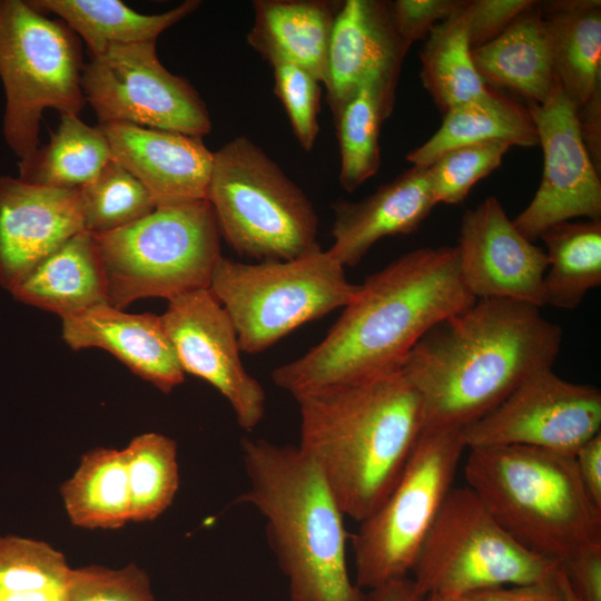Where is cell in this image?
<instances>
[{
  "instance_id": "6da1fadb",
  "label": "cell",
  "mask_w": 601,
  "mask_h": 601,
  "mask_svg": "<svg viewBox=\"0 0 601 601\" xmlns=\"http://www.w3.org/2000/svg\"><path fill=\"white\" fill-rule=\"evenodd\" d=\"M475 300L456 246L408 252L368 275L326 336L272 380L297 398L397 372L430 329Z\"/></svg>"
},
{
  "instance_id": "7a4b0ae2",
  "label": "cell",
  "mask_w": 601,
  "mask_h": 601,
  "mask_svg": "<svg viewBox=\"0 0 601 601\" xmlns=\"http://www.w3.org/2000/svg\"><path fill=\"white\" fill-rule=\"evenodd\" d=\"M562 337L541 307L480 298L430 329L400 371L421 397L425 427L465 428L553 366Z\"/></svg>"
},
{
  "instance_id": "3957f363",
  "label": "cell",
  "mask_w": 601,
  "mask_h": 601,
  "mask_svg": "<svg viewBox=\"0 0 601 601\" xmlns=\"http://www.w3.org/2000/svg\"><path fill=\"white\" fill-rule=\"evenodd\" d=\"M295 400L297 446L343 514L363 521L391 492L425 427L418 393L397 371Z\"/></svg>"
},
{
  "instance_id": "277c9868",
  "label": "cell",
  "mask_w": 601,
  "mask_h": 601,
  "mask_svg": "<svg viewBox=\"0 0 601 601\" xmlns=\"http://www.w3.org/2000/svg\"><path fill=\"white\" fill-rule=\"evenodd\" d=\"M249 489L237 502L266 520L289 601H367L352 580L344 514L316 464L297 445L242 440Z\"/></svg>"
},
{
  "instance_id": "5b68a950",
  "label": "cell",
  "mask_w": 601,
  "mask_h": 601,
  "mask_svg": "<svg viewBox=\"0 0 601 601\" xmlns=\"http://www.w3.org/2000/svg\"><path fill=\"white\" fill-rule=\"evenodd\" d=\"M466 451V486L523 548L561 563L601 544V506L584 487L573 456L525 445Z\"/></svg>"
},
{
  "instance_id": "8992f818",
  "label": "cell",
  "mask_w": 601,
  "mask_h": 601,
  "mask_svg": "<svg viewBox=\"0 0 601 601\" xmlns=\"http://www.w3.org/2000/svg\"><path fill=\"white\" fill-rule=\"evenodd\" d=\"M93 237L108 303L119 309L142 298L169 300L209 288L221 257L220 231L207 199L159 203L139 220Z\"/></svg>"
},
{
  "instance_id": "52a82bcc",
  "label": "cell",
  "mask_w": 601,
  "mask_h": 601,
  "mask_svg": "<svg viewBox=\"0 0 601 601\" xmlns=\"http://www.w3.org/2000/svg\"><path fill=\"white\" fill-rule=\"evenodd\" d=\"M206 199L220 236L242 256L287 260L321 248L313 204L247 137H236L214 152Z\"/></svg>"
},
{
  "instance_id": "ba28073f",
  "label": "cell",
  "mask_w": 601,
  "mask_h": 601,
  "mask_svg": "<svg viewBox=\"0 0 601 601\" xmlns=\"http://www.w3.org/2000/svg\"><path fill=\"white\" fill-rule=\"evenodd\" d=\"M209 289L230 317L242 352L258 354L303 324L345 307L358 285L318 248L303 257L246 264L221 256Z\"/></svg>"
},
{
  "instance_id": "9c48e42d",
  "label": "cell",
  "mask_w": 601,
  "mask_h": 601,
  "mask_svg": "<svg viewBox=\"0 0 601 601\" xmlns=\"http://www.w3.org/2000/svg\"><path fill=\"white\" fill-rule=\"evenodd\" d=\"M464 428L425 427L398 480L352 535L358 588L410 577L467 450Z\"/></svg>"
},
{
  "instance_id": "30bf717a",
  "label": "cell",
  "mask_w": 601,
  "mask_h": 601,
  "mask_svg": "<svg viewBox=\"0 0 601 601\" xmlns=\"http://www.w3.org/2000/svg\"><path fill=\"white\" fill-rule=\"evenodd\" d=\"M0 79L6 92L4 139L21 160L39 147L46 108L78 116L86 100L73 33L26 1H0Z\"/></svg>"
},
{
  "instance_id": "8fae6325",
  "label": "cell",
  "mask_w": 601,
  "mask_h": 601,
  "mask_svg": "<svg viewBox=\"0 0 601 601\" xmlns=\"http://www.w3.org/2000/svg\"><path fill=\"white\" fill-rule=\"evenodd\" d=\"M560 563L519 544L469 487H452L414 563L423 595L456 600L479 590L554 578Z\"/></svg>"
},
{
  "instance_id": "7c38bea8",
  "label": "cell",
  "mask_w": 601,
  "mask_h": 601,
  "mask_svg": "<svg viewBox=\"0 0 601 601\" xmlns=\"http://www.w3.org/2000/svg\"><path fill=\"white\" fill-rule=\"evenodd\" d=\"M99 124L121 122L203 138L211 130L205 102L158 59L156 41L111 45L81 73Z\"/></svg>"
},
{
  "instance_id": "4fadbf2b",
  "label": "cell",
  "mask_w": 601,
  "mask_h": 601,
  "mask_svg": "<svg viewBox=\"0 0 601 601\" xmlns=\"http://www.w3.org/2000/svg\"><path fill=\"white\" fill-rule=\"evenodd\" d=\"M600 430V390L569 382L546 366L531 373L463 435L466 449L525 445L574 456Z\"/></svg>"
},
{
  "instance_id": "5bb4252c",
  "label": "cell",
  "mask_w": 601,
  "mask_h": 601,
  "mask_svg": "<svg viewBox=\"0 0 601 601\" xmlns=\"http://www.w3.org/2000/svg\"><path fill=\"white\" fill-rule=\"evenodd\" d=\"M528 108L543 150V173L534 197L512 220L534 242L560 223L601 219V180L582 140L577 107L556 78L545 101Z\"/></svg>"
},
{
  "instance_id": "9a60e30c",
  "label": "cell",
  "mask_w": 601,
  "mask_h": 601,
  "mask_svg": "<svg viewBox=\"0 0 601 601\" xmlns=\"http://www.w3.org/2000/svg\"><path fill=\"white\" fill-rule=\"evenodd\" d=\"M160 319L184 373L214 386L242 428H255L265 414V392L244 367L234 324L210 289L169 299Z\"/></svg>"
},
{
  "instance_id": "2e32d148",
  "label": "cell",
  "mask_w": 601,
  "mask_h": 601,
  "mask_svg": "<svg viewBox=\"0 0 601 601\" xmlns=\"http://www.w3.org/2000/svg\"><path fill=\"white\" fill-rule=\"evenodd\" d=\"M456 249L462 279L476 299L544 306L545 250L515 227L495 197L463 214Z\"/></svg>"
},
{
  "instance_id": "e0dca14e",
  "label": "cell",
  "mask_w": 601,
  "mask_h": 601,
  "mask_svg": "<svg viewBox=\"0 0 601 601\" xmlns=\"http://www.w3.org/2000/svg\"><path fill=\"white\" fill-rule=\"evenodd\" d=\"M85 230L80 189L0 178V284L11 290L38 263Z\"/></svg>"
},
{
  "instance_id": "ac0fdd59",
  "label": "cell",
  "mask_w": 601,
  "mask_h": 601,
  "mask_svg": "<svg viewBox=\"0 0 601 601\" xmlns=\"http://www.w3.org/2000/svg\"><path fill=\"white\" fill-rule=\"evenodd\" d=\"M408 49L395 30L387 1H342L333 24L324 83L333 116L368 79L397 81Z\"/></svg>"
},
{
  "instance_id": "d6986e66",
  "label": "cell",
  "mask_w": 601,
  "mask_h": 601,
  "mask_svg": "<svg viewBox=\"0 0 601 601\" xmlns=\"http://www.w3.org/2000/svg\"><path fill=\"white\" fill-rule=\"evenodd\" d=\"M98 126L111 158L134 175L157 204L206 199L214 152L201 138L131 124Z\"/></svg>"
},
{
  "instance_id": "ffe728a7",
  "label": "cell",
  "mask_w": 601,
  "mask_h": 601,
  "mask_svg": "<svg viewBox=\"0 0 601 601\" xmlns=\"http://www.w3.org/2000/svg\"><path fill=\"white\" fill-rule=\"evenodd\" d=\"M62 338L73 351L97 347L109 352L164 393L185 380L158 315L129 314L106 302L62 318Z\"/></svg>"
},
{
  "instance_id": "44dd1931",
  "label": "cell",
  "mask_w": 601,
  "mask_h": 601,
  "mask_svg": "<svg viewBox=\"0 0 601 601\" xmlns=\"http://www.w3.org/2000/svg\"><path fill=\"white\" fill-rule=\"evenodd\" d=\"M436 204L426 168L412 166L363 199L333 203L328 250L344 267H354L380 239L417 230Z\"/></svg>"
},
{
  "instance_id": "7402d4cb",
  "label": "cell",
  "mask_w": 601,
  "mask_h": 601,
  "mask_svg": "<svg viewBox=\"0 0 601 601\" xmlns=\"http://www.w3.org/2000/svg\"><path fill=\"white\" fill-rule=\"evenodd\" d=\"M342 1L256 0L248 45L268 63H294L326 81L329 41Z\"/></svg>"
},
{
  "instance_id": "603a6c76",
  "label": "cell",
  "mask_w": 601,
  "mask_h": 601,
  "mask_svg": "<svg viewBox=\"0 0 601 601\" xmlns=\"http://www.w3.org/2000/svg\"><path fill=\"white\" fill-rule=\"evenodd\" d=\"M26 304L62 318L108 302L95 237L81 230L38 263L11 290Z\"/></svg>"
},
{
  "instance_id": "cb8c5ba5",
  "label": "cell",
  "mask_w": 601,
  "mask_h": 601,
  "mask_svg": "<svg viewBox=\"0 0 601 601\" xmlns=\"http://www.w3.org/2000/svg\"><path fill=\"white\" fill-rule=\"evenodd\" d=\"M471 55L484 83L510 89L529 102L542 104L549 97L555 76L539 1Z\"/></svg>"
},
{
  "instance_id": "d4e9b609",
  "label": "cell",
  "mask_w": 601,
  "mask_h": 601,
  "mask_svg": "<svg viewBox=\"0 0 601 601\" xmlns=\"http://www.w3.org/2000/svg\"><path fill=\"white\" fill-rule=\"evenodd\" d=\"M554 76L577 108L601 92V1L539 2Z\"/></svg>"
},
{
  "instance_id": "484cf974",
  "label": "cell",
  "mask_w": 601,
  "mask_h": 601,
  "mask_svg": "<svg viewBox=\"0 0 601 601\" xmlns=\"http://www.w3.org/2000/svg\"><path fill=\"white\" fill-rule=\"evenodd\" d=\"M487 141H504L512 147L539 145L529 108L491 88L484 97L445 111L436 132L411 150L406 159L413 166L426 168L447 150Z\"/></svg>"
},
{
  "instance_id": "4316f807",
  "label": "cell",
  "mask_w": 601,
  "mask_h": 601,
  "mask_svg": "<svg viewBox=\"0 0 601 601\" xmlns=\"http://www.w3.org/2000/svg\"><path fill=\"white\" fill-rule=\"evenodd\" d=\"M28 2L41 13L59 16L70 30L86 41L93 57L102 55L111 45L156 41L162 31L193 13L200 4V1L187 0L162 13L144 14L118 0Z\"/></svg>"
},
{
  "instance_id": "83f0119b",
  "label": "cell",
  "mask_w": 601,
  "mask_h": 601,
  "mask_svg": "<svg viewBox=\"0 0 601 601\" xmlns=\"http://www.w3.org/2000/svg\"><path fill=\"white\" fill-rule=\"evenodd\" d=\"M70 522L83 529H119L130 521L124 450L98 447L82 455L61 485Z\"/></svg>"
},
{
  "instance_id": "f1b7e54d",
  "label": "cell",
  "mask_w": 601,
  "mask_h": 601,
  "mask_svg": "<svg viewBox=\"0 0 601 601\" xmlns=\"http://www.w3.org/2000/svg\"><path fill=\"white\" fill-rule=\"evenodd\" d=\"M396 85L383 77L371 78L333 116L341 154L338 179L348 193L380 168V131L393 111Z\"/></svg>"
},
{
  "instance_id": "f546056e",
  "label": "cell",
  "mask_w": 601,
  "mask_h": 601,
  "mask_svg": "<svg viewBox=\"0 0 601 601\" xmlns=\"http://www.w3.org/2000/svg\"><path fill=\"white\" fill-rule=\"evenodd\" d=\"M471 51L467 0H461L446 19L432 29L420 51V78L443 114L490 91L473 63Z\"/></svg>"
},
{
  "instance_id": "4dcf8cb0",
  "label": "cell",
  "mask_w": 601,
  "mask_h": 601,
  "mask_svg": "<svg viewBox=\"0 0 601 601\" xmlns=\"http://www.w3.org/2000/svg\"><path fill=\"white\" fill-rule=\"evenodd\" d=\"M540 238L548 257L544 305L577 308L591 289L601 285V219L560 223Z\"/></svg>"
},
{
  "instance_id": "1f68e13d",
  "label": "cell",
  "mask_w": 601,
  "mask_h": 601,
  "mask_svg": "<svg viewBox=\"0 0 601 601\" xmlns=\"http://www.w3.org/2000/svg\"><path fill=\"white\" fill-rule=\"evenodd\" d=\"M108 140L99 126L78 116L61 115L50 141L19 162V179L33 185L80 189L111 160Z\"/></svg>"
},
{
  "instance_id": "d6a6232c",
  "label": "cell",
  "mask_w": 601,
  "mask_h": 601,
  "mask_svg": "<svg viewBox=\"0 0 601 601\" xmlns=\"http://www.w3.org/2000/svg\"><path fill=\"white\" fill-rule=\"evenodd\" d=\"M122 450L130 521H151L170 506L178 491L177 444L164 434L149 432L137 435Z\"/></svg>"
},
{
  "instance_id": "836d02e7",
  "label": "cell",
  "mask_w": 601,
  "mask_h": 601,
  "mask_svg": "<svg viewBox=\"0 0 601 601\" xmlns=\"http://www.w3.org/2000/svg\"><path fill=\"white\" fill-rule=\"evenodd\" d=\"M80 194L83 227L93 236L126 227L157 206L151 193L114 159L80 188Z\"/></svg>"
},
{
  "instance_id": "e575fe53",
  "label": "cell",
  "mask_w": 601,
  "mask_h": 601,
  "mask_svg": "<svg viewBox=\"0 0 601 601\" xmlns=\"http://www.w3.org/2000/svg\"><path fill=\"white\" fill-rule=\"evenodd\" d=\"M71 569L61 552L46 542L0 536V589H65Z\"/></svg>"
},
{
  "instance_id": "d590c367",
  "label": "cell",
  "mask_w": 601,
  "mask_h": 601,
  "mask_svg": "<svg viewBox=\"0 0 601 601\" xmlns=\"http://www.w3.org/2000/svg\"><path fill=\"white\" fill-rule=\"evenodd\" d=\"M512 146L504 141H487L453 148L426 167L436 203L459 204L471 188L502 162Z\"/></svg>"
},
{
  "instance_id": "8d00e7d4",
  "label": "cell",
  "mask_w": 601,
  "mask_h": 601,
  "mask_svg": "<svg viewBox=\"0 0 601 601\" xmlns=\"http://www.w3.org/2000/svg\"><path fill=\"white\" fill-rule=\"evenodd\" d=\"M273 68L275 93L279 98L300 147L311 151L319 132L321 82L305 69L283 60Z\"/></svg>"
},
{
  "instance_id": "74e56055",
  "label": "cell",
  "mask_w": 601,
  "mask_h": 601,
  "mask_svg": "<svg viewBox=\"0 0 601 601\" xmlns=\"http://www.w3.org/2000/svg\"><path fill=\"white\" fill-rule=\"evenodd\" d=\"M65 593L66 601H156L149 578L135 564L71 569Z\"/></svg>"
},
{
  "instance_id": "f35d334b",
  "label": "cell",
  "mask_w": 601,
  "mask_h": 601,
  "mask_svg": "<svg viewBox=\"0 0 601 601\" xmlns=\"http://www.w3.org/2000/svg\"><path fill=\"white\" fill-rule=\"evenodd\" d=\"M461 0H395L387 1L397 35L411 47L425 40L432 29L446 19Z\"/></svg>"
},
{
  "instance_id": "ab89813d",
  "label": "cell",
  "mask_w": 601,
  "mask_h": 601,
  "mask_svg": "<svg viewBox=\"0 0 601 601\" xmlns=\"http://www.w3.org/2000/svg\"><path fill=\"white\" fill-rule=\"evenodd\" d=\"M533 0H467V33L471 48L497 38Z\"/></svg>"
},
{
  "instance_id": "60d3db41",
  "label": "cell",
  "mask_w": 601,
  "mask_h": 601,
  "mask_svg": "<svg viewBox=\"0 0 601 601\" xmlns=\"http://www.w3.org/2000/svg\"><path fill=\"white\" fill-rule=\"evenodd\" d=\"M561 564L578 601H601V544L582 549Z\"/></svg>"
},
{
  "instance_id": "b9f144b4",
  "label": "cell",
  "mask_w": 601,
  "mask_h": 601,
  "mask_svg": "<svg viewBox=\"0 0 601 601\" xmlns=\"http://www.w3.org/2000/svg\"><path fill=\"white\" fill-rule=\"evenodd\" d=\"M456 601H565V598L555 573L548 581L479 590Z\"/></svg>"
},
{
  "instance_id": "7bdbcfd3",
  "label": "cell",
  "mask_w": 601,
  "mask_h": 601,
  "mask_svg": "<svg viewBox=\"0 0 601 601\" xmlns=\"http://www.w3.org/2000/svg\"><path fill=\"white\" fill-rule=\"evenodd\" d=\"M573 459L584 487L601 506V433L585 442Z\"/></svg>"
},
{
  "instance_id": "ee69618b",
  "label": "cell",
  "mask_w": 601,
  "mask_h": 601,
  "mask_svg": "<svg viewBox=\"0 0 601 601\" xmlns=\"http://www.w3.org/2000/svg\"><path fill=\"white\" fill-rule=\"evenodd\" d=\"M577 114L584 146L597 170L601 173V92L577 108Z\"/></svg>"
},
{
  "instance_id": "f6af8a7d",
  "label": "cell",
  "mask_w": 601,
  "mask_h": 601,
  "mask_svg": "<svg viewBox=\"0 0 601 601\" xmlns=\"http://www.w3.org/2000/svg\"><path fill=\"white\" fill-rule=\"evenodd\" d=\"M422 598L413 580L406 577L372 590L367 601H421Z\"/></svg>"
},
{
  "instance_id": "bcb514c9",
  "label": "cell",
  "mask_w": 601,
  "mask_h": 601,
  "mask_svg": "<svg viewBox=\"0 0 601 601\" xmlns=\"http://www.w3.org/2000/svg\"><path fill=\"white\" fill-rule=\"evenodd\" d=\"M0 601H66L65 589L10 591L0 589Z\"/></svg>"
},
{
  "instance_id": "7dc6e473",
  "label": "cell",
  "mask_w": 601,
  "mask_h": 601,
  "mask_svg": "<svg viewBox=\"0 0 601 601\" xmlns=\"http://www.w3.org/2000/svg\"><path fill=\"white\" fill-rule=\"evenodd\" d=\"M556 579H558V582H559V584H560V587H561V589L563 591L565 601H578L577 598L574 597L571 588H570V584L568 582L566 575L564 573V570H563L561 563H560L559 569L556 571Z\"/></svg>"
},
{
  "instance_id": "c3c4849f",
  "label": "cell",
  "mask_w": 601,
  "mask_h": 601,
  "mask_svg": "<svg viewBox=\"0 0 601 601\" xmlns=\"http://www.w3.org/2000/svg\"><path fill=\"white\" fill-rule=\"evenodd\" d=\"M421 601H456V600L437 597V595H426V597H423Z\"/></svg>"
}]
</instances>
